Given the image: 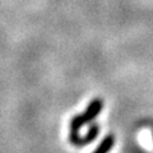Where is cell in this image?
Wrapping results in <instances>:
<instances>
[{"label":"cell","mask_w":153,"mask_h":153,"mask_svg":"<svg viewBox=\"0 0 153 153\" xmlns=\"http://www.w3.org/2000/svg\"><path fill=\"white\" fill-rule=\"evenodd\" d=\"M102 108H103V100L98 98V97L93 98L92 101L88 103V106H87V108L84 110V112L82 114L85 124L93 123L96 120V117L100 115V112L102 111Z\"/></svg>","instance_id":"6da1fadb"},{"label":"cell","mask_w":153,"mask_h":153,"mask_svg":"<svg viewBox=\"0 0 153 153\" xmlns=\"http://www.w3.org/2000/svg\"><path fill=\"white\" fill-rule=\"evenodd\" d=\"M114 146H115V135L114 134H107L92 153H108L114 148Z\"/></svg>","instance_id":"7a4b0ae2"},{"label":"cell","mask_w":153,"mask_h":153,"mask_svg":"<svg viewBox=\"0 0 153 153\" xmlns=\"http://www.w3.org/2000/svg\"><path fill=\"white\" fill-rule=\"evenodd\" d=\"M98 134H100V126L97 125V124H93L92 123V125L88 128L87 133L83 135V144H84V147L91 144L92 142H94L96 138L98 137Z\"/></svg>","instance_id":"3957f363"},{"label":"cell","mask_w":153,"mask_h":153,"mask_svg":"<svg viewBox=\"0 0 153 153\" xmlns=\"http://www.w3.org/2000/svg\"><path fill=\"white\" fill-rule=\"evenodd\" d=\"M84 125H85V121H84L82 114H76V115H74V116L70 119V123H69L70 130L79 131L80 129H82V126H84Z\"/></svg>","instance_id":"277c9868"},{"label":"cell","mask_w":153,"mask_h":153,"mask_svg":"<svg viewBox=\"0 0 153 153\" xmlns=\"http://www.w3.org/2000/svg\"><path fill=\"white\" fill-rule=\"evenodd\" d=\"M69 142H70L71 146H74L76 148L84 147V144H83V137L79 134V131L70 130L69 131Z\"/></svg>","instance_id":"5b68a950"}]
</instances>
